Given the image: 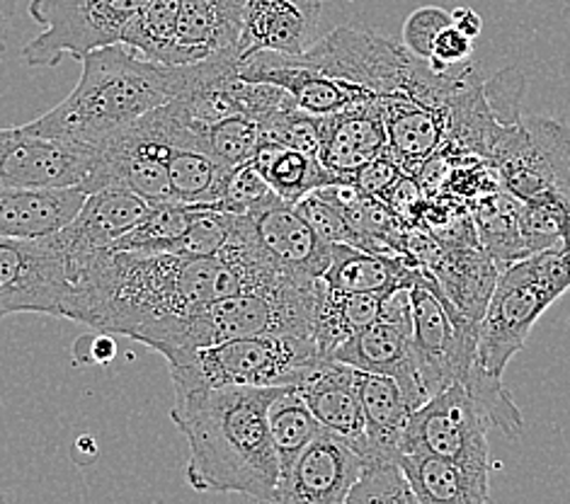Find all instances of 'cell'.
Segmentation results:
<instances>
[{"label": "cell", "mask_w": 570, "mask_h": 504, "mask_svg": "<svg viewBox=\"0 0 570 504\" xmlns=\"http://www.w3.org/2000/svg\"><path fill=\"white\" fill-rule=\"evenodd\" d=\"M284 277L292 275L255 250L238 216L234 238L214 257L107 248L73 260V291L63 318L148 347L187 313Z\"/></svg>", "instance_id": "6da1fadb"}, {"label": "cell", "mask_w": 570, "mask_h": 504, "mask_svg": "<svg viewBox=\"0 0 570 504\" xmlns=\"http://www.w3.org/2000/svg\"><path fill=\"white\" fill-rule=\"evenodd\" d=\"M284 386L175 393L170 419L187 439V481L197 493H236L265 504L279 483L267 411Z\"/></svg>", "instance_id": "7a4b0ae2"}, {"label": "cell", "mask_w": 570, "mask_h": 504, "mask_svg": "<svg viewBox=\"0 0 570 504\" xmlns=\"http://www.w3.org/2000/svg\"><path fill=\"white\" fill-rule=\"evenodd\" d=\"M187 78L189 66L148 61L121 42L102 47L83 59V73L66 100L24 129L47 139L88 144L178 100Z\"/></svg>", "instance_id": "3957f363"}, {"label": "cell", "mask_w": 570, "mask_h": 504, "mask_svg": "<svg viewBox=\"0 0 570 504\" xmlns=\"http://www.w3.org/2000/svg\"><path fill=\"white\" fill-rule=\"evenodd\" d=\"M323 286V279L284 277L275 284L219 298L173 320L148 347L168 359L173 354L212 347L236 337H314Z\"/></svg>", "instance_id": "277c9868"}, {"label": "cell", "mask_w": 570, "mask_h": 504, "mask_svg": "<svg viewBox=\"0 0 570 504\" xmlns=\"http://www.w3.org/2000/svg\"><path fill=\"white\" fill-rule=\"evenodd\" d=\"M570 291V248L527 255L500 269L491 302L479 320L476 364L502 378L544 310Z\"/></svg>", "instance_id": "5b68a950"}, {"label": "cell", "mask_w": 570, "mask_h": 504, "mask_svg": "<svg viewBox=\"0 0 570 504\" xmlns=\"http://www.w3.org/2000/svg\"><path fill=\"white\" fill-rule=\"evenodd\" d=\"M323 357L314 337L255 335L168 357L175 393L228 386H296Z\"/></svg>", "instance_id": "8992f818"}, {"label": "cell", "mask_w": 570, "mask_h": 504, "mask_svg": "<svg viewBox=\"0 0 570 504\" xmlns=\"http://www.w3.org/2000/svg\"><path fill=\"white\" fill-rule=\"evenodd\" d=\"M88 144L92 148L90 170L80 185L86 195L117 187L141 197L151 207L173 201L168 177L173 129L166 105Z\"/></svg>", "instance_id": "52a82bcc"}, {"label": "cell", "mask_w": 570, "mask_h": 504, "mask_svg": "<svg viewBox=\"0 0 570 504\" xmlns=\"http://www.w3.org/2000/svg\"><path fill=\"white\" fill-rule=\"evenodd\" d=\"M415 366L425 393L461 384L476 366L479 320L464 316L430 271H417L409 289Z\"/></svg>", "instance_id": "ba28073f"}, {"label": "cell", "mask_w": 570, "mask_h": 504, "mask_svg": "<svg viewBox=\"0 0 570 504\" xmlns=\"http://www.w3.org/2000/svg\"><path fill=\"white\" fill-rule=\"evenodd\" d=\"M493 422L464 384L434 393L413 413L403 434L401 454H428L450 461L476 478L491 481L488 427Z\"/></svg>", "instance_id": "9c48e42d"}, {"label": "cell", "mask_w": 570, "mask_h": 504, "mask_svg": "<svg viewBox=\"0 0 570 504\" xmlns=\"http://www.w3.org/2000/svg\"><path fill=\"white\" fill-rule=\"evenodd\" d=\"M146 0H30V18L45 32L22 49L27 66H57L61 57L83 61L88 53L121 42L127 24Z\"/></svg>", "instance_id": "30bf717a"}, {"label": "cell", "mask_w": 570, "mask_h": 504, "mask_svg": "<svg viewBox=\"0 0 570 504\" xmlns=\"http://www.w3.org/2000/svg\"><path fill=\"white\" fill-rule=\"evenodd\" d=\"M498 180L520 201L551 197L570 207V129L532 117L505 127L491 156Z\"/></svg>", "instance_id": "8fae6325"}, {"label": "cell", "mask_w": 570, "mask_h": 504, "mask_svg": "<svg viewBox=\"0 0 570 504\" xmlns=\"http://www.w3.org/2000/svg\"><path fill=\"white\" fill-rule=\"evenodd\" d=\"M71 291V260L59 234L0 238V320L18 313L63 318Z\"/></svg>", "instance_id": "7c38bea8"}, {"label": "cell", "mask_w": 570, "mask_h": 504, "mask_svg": "<svg viewBox=\"0 0 570 504\" xmlns=\"http://www.w3.org/2000/svg\"><path fill=\"white\" fill-rule=\"evenodd\" d=\"M90 144L47 139L24 127L0 129V187H80L90 170Z\"/></svg>", "instance_id": "4fadbf2b"}, {"label": "cell", "mask_w": 570, "mask_h": 504, "mask_svg": "<svg viewBox=\"0 0 570 504\" xmlns=\"http://www.w3.org/2000/svg\"><path fill=\"white\" fill-rule=\"evenodd\" d=\"M243 230L265 260L292 277L323 279L333 260V245L306 224L294 204L275 199L267 207L240 214Z\"/></svg>", "instance_id": "5bb4252c"}, {"label": "cell", "mask_w": 570, "mask_h": 504, "mask_svg": "<svg viewBox=\"0 0 570 504\" xmlns=\"http://www.w3.org/2000/svg\"><path fill=\"white\" fill-rule=\"evenodd\" d=\"M333 359L355 366L360 372L393 376L403 384L425 391L415 366L409 289L393 291L384 302L382 316L337 347Z\"/></svg>", "instance_id": "9a60e30c"}, {"label": "cell", "mask_w": 570, "mask_h": 504, "mask_svg": "<svg viewBox=\"0 0 570 504\" xmlns=\"http://www.w3.org/2000/svg\"><path fill=\"white\" fill-rule=\"evenodd\" d=\"M238 76L250 83L277 86L289 95L298 110L316 117H328L350 107L376 102L379 98L362 86L333 78L298 57L277 51H257L238 63Z\"/></svg>", "instance_id": "2e32d148"}, {"label": "cell", "mask_w": 570, "mask_h": 504, "mask_svg": "<svg viewBox=\"0 0 570 504\" xmlns=\"http://www.w3.org/2000/svg\"><path fill=\"white\" fill-rule=\"evenodd\" d=\"M364 463L345 439L323 429L279 475L275 495L265 504H345Z\"/></svg>", "instance_id": "e0dca14e"}, {"label": "cell", "mask_w": 570, "mask_h": 504, "mask_svg": "<svg viewBox=\"0 0 570 504\" xmlns=\"http://www.w3.org/2000/svg\"><path fill=\"white\" fill-rule=\"evenodd\" d=\"M308 411L321 422L325 432L345 439L366 461L370 444H366L364 411L357 393V369L337 359H321L296 384Z\"/></svg>", "instance_id": "ac0fdd59"}, {"label": "cell", "mask_w": 570, "mask_h": 504, "mask_svg": "<svg viewBox=\"0 0 570 504\" xmlns=\"http://www.w3.org/2000/svg\"><path fill=\"white\" fill-rule=\"evenodd\" d=\"M321 0H246L240 30V61L257 51L298 57L316 45Z\"/></svg>", "instance_id": "d6986e66"}, {"label": "cell", "mask_w": 570, "mask_h": 504, "mask_svg": "<svg viewBox=\"0 0 570 504\" xmlns=\"http://www.w3.org/2000/svg\"><path fill=\"white\" fill-rule=\"evenodd\" d=\"M357 393L364 411L366 461H399L403 434L420 405L428 403V393L403 381L357 369Z\"/></svg>", "instance_id": "ffe728a7"}, {"label": "cell", "mask_w": 570, "mask_h": 504, "mask_svg": "<svg viewBox=\"0 0 570 504\" xmlns=\"http://www.w3.org/2000/svg\"><path fill=\"white\" fill-rule=\"evenodd\" d=\"M246 0H180L178 34L168 66H193L238 53Z\"/></svg>", "instance_id": "44dd1931"}, {"label": "cell", "mask_w": 570, "mask_h": 504, "mask_svg": "<svg viewBox=\"0 0 570 504\" xmlns=\"http://www.w3.org/2000/svg\"><path fill=\"white\" fill-rule=\"evenodd\" d=\"M389 151V134L382 105L366 102L323 117L318 160L337 180L352 182L366 162Z\"/></svg>", "instance_id": "7402d4cb"}, {"label": "cell", "mask_w": 570, "mask_h": 504, "mask_svg": "<svg viewBox=\"0 0 570 504\" xmlns=\"http://www.w3.org/2000/svg\"><path fill=\"white\" fill-rule=\"evenodd\" d=\"M148 209H151V204L127 192V189L107 187L86 195L76 219L59 230L69 260L73 263L86 255L112 248L121 236H127L144 219Z\"/></svg>", "instance_id": "603a6c76"}, {"label": "cell", "mask_w": 570, "mask_h": 504, "mask_svg": "<svg viewBox=\"0 0 570 504\" xmlns=\"http://www.w3.org/2000/svg\"><path fill=\"white\" fill-rule=\"evenodd\" d=\"M173 146L168 154V177L173 189V201L180 204H214L222 201L230 168L216 160L209 151L197 129L175 112L168 102Z\"/></svg>", "instance_id": "cb8c5ba5"}, {"label": "cell", "mask_w": 570, "mask_h": 504, "mask_svg": "<svg viewBox=\"0 0 570 504\" xmlns=\"http://www.w3.org/2000/svg\"><path fill=\"white\" fill-rule=\"evenodd\" d=\"M86 201L80 187H0V238H47L69 226Z\"/></svg>", "instance_id": "d4e9b609"}, {"label": "cell", "mask_w": 570, "mask_h": 504, "mask_svg": "<svg viewBox=\"0 0 570 504\" xmlns=\"http://www.w3.org/2000/svg\"><path fill=\"white\" fill-rule=\"evenodd\" d=\"M386 121L389 154L399 160L405 175H417L438 156L450 139V110L417 105L411 100H379Z\"/></svg>", "instance_id": "484cf974"}, {"label": "cell", "mask_w": 570, "mask_h": 504, "mask_svg": "<svg viewBox=\"0 0 570 504\" xmlns=\"http://www.w3.org/2000/svg\"><path fill=\"white\" fill-rule=\"evenodd\" d=\"M417 267L405 255L372 253L355 245H333V260L325 269L323 281L335 291L345 294H393L411 289Z\"/></svg>", "instance_id": "4316f807"}, {"label": "cell", "mask_w": 570, "mask_h": 504, "mask_svg": "<svg viewBox=\"0 0 570 504\" xmlns=\"http://www.w3.org/2000/svg\"><path fill=\"white\" fill-rule=\"evenodd\" d=\"M420 504H488L491 481L476 478L450 461L428 454L399 456Z\"/></svg>", "instance_id": "83f0119b"}, {"label": "cell", "mask_w": 570, "mask_h": 504, "mask_svg": "<svg viewBox=\"0 0 570 504\" xmlns=\"http://www.w3.org/2000/svg\"><path fill=\"white\" fill-rule=\"evenodd\" d=\"M389 296L391 294H345L323 286L314 323V339L323 357H333L335 349L352 335L382 316Z\"/></svg>", "instance_id": "f1b7e54d"}, {"label": "cell", "mask_w": 570, "mask_h": 504, "mask_svg": "<svg viewBox=\"0 0 570 504\" xmlns=\"http://www.w3.org/2000/svg\"><path fill=\"white\" fill-rule=\"evenodd\" d=\"M253 166L261 170L267 185L275 189V195L287 204L302 201L321 187L343 182L331 170H325L318 158L279 144L263 141L253 156Z\"/></svg>", "instance_id": "f546056e"}, {"label": "cell", "mask_w": 570, "mask_h": 504, "mask_svg": "<svg viewBox=\"0 0 570 504\" xmlns=\"http://www.w3.org/2000/svg\"><path fill=\"white\" fill-rule=\"evenodd\" d=\"M520 207L522 201L502 189L500 195L479 201L471 214L476 236L488 255L495 260L498 269L527 257L520 234Z\"/></svg>", "instance_id": "4dcf8cb0"}, {"label": "cell", "mask_w": 570, "mask_h": 504, "mask_svg": "<svg viewBox=\"0 0 570 504\" xmlns=\"http://www.w3.org/2000/svg\"><path fill=\"white\" fill-rule=\"evenodd\" d=\"M267 425L279 458V475L287 471L298 454L323 432L321 422L308 411L296 386H284L267 411Z\"/></svg>", "instance_id": "1f68e13d"}, {"label": "cell", "mask_w": 570, "mask_h": 504, "mask_svg": "<svg viewBox=\"0 0 570 504\" xmlns=\"http://www.w3.org/2000/svg\"><path fill=\"white\" fill-rule=\"evenodd\" d=\"M212 204H180L166 201L148 209L144 219L127 236H121L112 250H139V253H170L173 245L189 228L197 216Z\"/></svg>", "instance_id": "d6a6232c"}, {"label": "cell", "mask_w": 570, "mask_h": 504, "mask_svg": "<svg viewBox=\"0 0 570 504\" xmlns=\"http://www.w3.org/2000/svg\"><path fill=\"white\" fill-rule=\"evenodd\" d=\"M178 16L180 0H146L121 34V45L148 61L168 66L175 34H178Z\"/></svg>", "instance_id": "836d02e7"}, {"label": "cell", "mask_w": 570, "mask_h": 504, "mask_svg": "<svg viewBox=\"0 0 570 504\" xmlns=\"http://www.w3.org/2000/svg\"><path fill=\"white\" fill-rule=\"evenodd\" d=\"M197 131L202 141H205L207 151L230 170L250 162L263 141L261 121L248 115H234Z\"/></svg>", "instance_id": "e575fe53"}, {"label": "cell", "mask_w": 570, "mask_h": 504, "mask_svg": "<svg viewBox=\"0 0 570 504\" xmlns=\"http://www.w3.org/2000/svg\"><path fill=\"white\" fill-rule=\"evenodd\" d=\"M345 504H420L399 461H366Z\"/></svg>", "instance_id": "d590c367"}, {"label": "cell", "mask_w": 570, "mask_h": 504, "mask_svg": "<svg viewBox=\"0 0 570 504\" xmlns=\"http://www.w3.org/2000/svg\"><path fill=\"white\" fill-rule=\"evenodd\" d=\"M294 209L304 216L306 224L314 228L325 243L355 245V248H362V238L355 230V226L350 224L345 211L337 207V204L323 192V189H316V192L306 195L302 201H296Z\"/></svg>", "instance_id": "8d00e7d4"}, {"label": "cell", "mask_w": 570, "mask_h": 504, "mask_svg": "<svg viewBox=\"0 0 570 504\" xmlns=\"http://www.w3.org/2000/svg\"><path fill=\"white\" fill-rule=\"evenodd\" d=\"M275 199H279L275 195V189L267 185L261 170H257L250 160V162H246V166L234 168V172H230V177H228V185H226V192H224L222 201H216L214 207L222 211H230V214H250V211L267 207V204H273Z\"/></svg>", "instance_id": "74e56055"}, {"label": "cell", "mask_w": 570, "mask_h": 504, "mask_svg": "<svg viewBox=\"0 0 570 504\" xmlns=\"http://www.w3.org/2000/svg\"><path fill=\"white\" fill-rule=\"evenodd\" d=\"M452 24V12H446L442 8L425 6L411 12L409 20L403 24V47L411 53H415L417 59H432L434 42L438 37Z\"/></svg>", "instance_id": "f35d334b"}, {"label": "cell", "mask_w": 570, "mask_h": 504, "mask_svg": "<svg viewBox=\"0 0 570 504\" xmlns=\"http://www.w3.org/2000/svg\"><path fill=\"white\" fill-rule=\"evenodd\" d=\"M403 175L405 172L399 166V160L386 151L384 156H379L372 162H366V166L355 177H352V185H355L364 195L384 199L391 189L396 187V182Z\"/></svg>", "instance_id": "ab89813d"}, {"label": "cell", "mask_w": 570, "mask_h": 504, "mask_svg": "<svg viewBox=\"0 0 570 504\" xmlns=\"http://www.w3.org/2000/svg\"><path fill=\"white\" fill-rule=\"evenodd\" d=\"M471 51H473V39H469L464 32H459L454 24H450L438 37V42H434L430 66L434 71H450L454 63L466 61L471 57Z\"/></svg>", "instance_id": "60d3db41"}, {"label": "cell", "mask_w": 570, "mask_h": 504, "mask_svg": "<svg viewBox=\"0 0 570 504\" xmlns=\"http://www.w3.org/2000/svg\"><path fill=\"white\" fill-rule=\"evenodd\" d=\"M83 357L78 362H86V364H110L117 354V343L112 339V335L107 333H92L88 337H80L78 343L73 345V352H86Z\"/></svg>", "instance_id": "b9f144b4"}, {"label": "cell", "mask_w": 570, "mask_h": 504, "mask_svg": "<svg viewBox=\"0 0 570 504\" xmlns=\"http://www.w3.org/2000/svg\"><path fill=\"white\" fill-rule=\"evenodd\" d=\"M452 24L456 27L459 32H464L469 39H479V34L483 32L481 16L471 8H456L452 12Z\"/></svg>", "instance_id": "7bdbcfd3"}, {"label": "cell", "mask_w": 570, "mask_h": 504, "mask_svg": "<svg viewBox=\"0 0 570 504\" xmlns=\"http://www.w3.org/2000/svg\"><path fill=\"white\" fill-rule=\"evenodd\" d=\"M0 504H16V502H12L10 497H6L3 493H0Z\"/></svg>", "instance_id": "ee69618b"}]
</instances>
